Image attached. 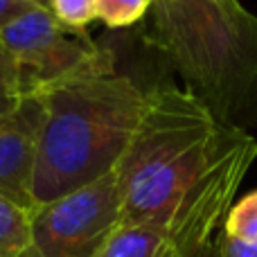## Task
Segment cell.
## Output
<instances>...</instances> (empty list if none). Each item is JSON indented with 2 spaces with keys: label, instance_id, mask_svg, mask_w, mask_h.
<instances>
[{
  "label": "cell",
  "instance_id": "9a60e30c",
  "mask_svg": "<svg viewBox=\"0 0 257 257\" xmlns=\"http://www.w3.org/2000/svg\"><path fill=\"white\" fill-rule=\"evenodd\" d=\"M21 97L23 95H0V115H5V113H7Z\"/></svg>",
  "mask_w": 257,
  "mask_h": 257
},
{
  "label": "cell",
  "instance_id": "30bf717a",
  "mask_svg": "<svg viewBox=\"0 0 257 257\" xmlns=\"http://www.w3.org/2000/svg\"><path fill=\"white\" fill-rule=\"evenodd\" d=\"M151 9V0H97V18L108 27H128Z\"/></svg>",
  "mask_w": 257,
  "mask_h": 257
},
{
  "label": "cell",
  "instance_id": "6da1fadb",
  "mask_svg": "<svg viewBox=\"0 0 257 257\" xmlns=\"http://www.w3.org/2000/svg\"><path fill=\"white\" fill-rule=\"evenodd\" d=\"M39 93L45 115L32 185L34 208L111 174L147 104V90L113 68Z\"/></svg>",
  "mask_w": 257,
  "mask_h": 257
},
{
  "label": "cell",
  "instance_id": "3957f363",
  "mask_svg": "<svg viewBox=\"0 0 257 257\" xmlns=\"http://www.w3.org/2000/svg\"><path fill=\"white\" fill-rule=\"evenodd\" d=\"M149 43L221 124L257 111V16L239 0H151Z\"/></svg>",
  "mask_w": 257,
  "mask_h": 257
},
{
  "label": "cell",
  "instance_id": "8992f818",
  "mask_svg": "<svg viewBox=\"0 0 257 257\" xmlns=\"http://www.w3.org/2000/svg\"><path fill=\"white\" fill-rule=\"evenodd\" d=\"M115 174L32 210V248L41 257H93L120 226Z\"/></svg>",
  "mask_w": 257,
  "mask_h": 257
},
{
  "label": "cell",
  "instance_id": "4fadbf2b",
  "mask_svg": "<svg viewBox=\"0 0 257 257\" xmlns=\"http://www.w3.org/2000/svg\"><path fill=\"white\" fill-rule=\"evenodd\" d=\"M219 257H257V244L223 235L219 241Z\"/></svg>",
  "mask_w": 257,
  "mask_h": 257
},
{
  "label": "cell",
  "instance_id": "7c38bea8",
  "mask_svg": "<svg viewBox=\"0 0 257 257\" xmlns=\"http://www.w3.org/2000/svg\"><path fill=\"white\" fill-rule=\"evenodd\" d=\"M0 95H25L16 63L3 48V43H0Z\"/></svg>",
  "mask_w": 257,
  "mask_h": 257
},
{
  "label": "cell",
  "instance_id": "5b68a950",
  "mask_svg": "<svg viewBox=\"0 0 257 257\" xmlns=\"http://www.w3.org/2000/svg\"><path fill=\"white\" fill-rule=\"evenodd\" d=\"M0 43L16 63L23 93L113 68L111 57L84 30L66 27L45 7H34L9 23L0 32Z\"/></svg>",
  "mask_w": 257,
  "mask_h": 257
},
{
  "label": "cell",
  "instance_id": "7a4b0ae2",
  "mask_svg": "<svg viewBox=\"0 0 257 257\" xmlns=\"http://www.w3.org/2000/svg\"><path fill=\"white\" fill-rule=\"evenodd\" d=\"M228 126L192 90H147L145 111L113 169L120 223L167 221L217 160Z\"/></svg>",
  "mask_w": 257,
  "mask_h": 257
},
{
  "label": "cell",
  "instance_id": "9c48e42d",
  "mask_svg": "<svg viewBox=\"0 0 257 257\" xmlns=\"http://www.w3.org/2000/svg\"><path fill=\"white\" fill-rule=\"evenodd\" d=\"M223 235L257 244V190L246 194L230 208L223 223Z\"/></svg>",
  "mask_w": 257,
  "mask_h": 257
},
{
  "label": "cell",
  "instance_id": "2e32d148",
  "mask_svg": "<svg viewBox=\"0 0 257 257\" xmlns=\"http://www.w3.org/2000/svg\"><path fill=\"white\" fill-rule=\"evenodd\" d=\"M23 3H30V5H34V7H45L48 9V0H23Z\"/></svg>",
  "mask_w": 257,
  "mask_h": 257
},
{
  "label": "cell",
  "instance_id": "8fae6325",
  "mask_svg": "<svg viewBox=\"0 0 257 257\" xmlns=\"http://www.w3.org/2000/svg\"><path fill=\"white\" fill-rule=\"evenodd\" d=\"M48 9L59 23L72 30H84L97 18V0H48Z\"/></svg>",
  "mask_w": 257,
  "mask_h": 257
},
{
  "label": "cell",
  "instance_id": "ba28073f",
  "mask_svg": "<svg viewBox=\"0 0 257 257\" xmlns=\"http://www.w3.org/2000/svg\"><path fill=\"white\" fill-rule=\"evenodd\" d=\"M32 248V212L0 194V257H23Z\"/></svg>",
  "mask_w": 257,
  "mask_h": 257
},
{
  "label": "cell",
  "instance_id": "277c9868",
  "mask_svg": "<svg viewBox=\"0 0 257 257\" xmlns=\"http://www.w3.org/2000/svg\"><path fill=\"white\" fill-rule=\"evenodd\" d=\"M257 158V140L228 126L217 160L167 221L120 223L93 257H219L237 187Z\"/></svg>",
  "mask_w": 257,
  "mask_h": 257
},
{
  "label": "cell",
  "instance_id": "52a82bcc",
  "mask_svg": "<svg viewBox=\"0 0 257 257\" xmlns=\"http://www.w3.org/2000/svg\"><path fill=\"white\" fill-rule=\"evenodd\" d=\"M43 115L41 93H25L0 115V194L30 212L34 210L32 185Z\"/></svg>",
  "mask_w": 257,
  "mask_h": 257
},
{
  "label": "cell",
  "instance_id": "e0dca14e",
  "mask_svg": "<svg viewBox=\"0 0 257 257\" xmlns=\"http://www.w3.org/2000/svg\"><path fill=\"white\" fill-rule=\"evenodd\" d=\"M23 257H41V255H39V253H36V250H34V248H30V250H27V253H25V255H23Z\"/></svg>",
  "mask_w": 257,
  "mask_h": 257
},
{
  "label": "cell",
  "instance_id": "5bb4252c",
  "mask_svg": "<svg viewBox=\"0 0 257 257\" xmlns=\"http://www.w3.org/2000/svg\"><path fill=\"white\" fill-rule=\"evenodd\" d=\"M30 9H34V5L23 3V0H0V32L14 23L16 18H21L23 14H27Z\"/></svg>",
  "mask_w": 257,
  "mask_h": 257
}]
</instances>
